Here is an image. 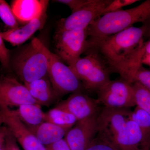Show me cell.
Masks as SVG:
<instances>
[{
  "instance_id": "cell-1",
  "label": "cell",
  "mask_w": 150,
  "mask_h": 150,
  "mask_svg": "<svg viewBox=\"0 0 150 150\" xmlns=\"http://www.w3.org/2000/svg\"><path fill=\"white\" fill-rule=\"evenodd\" d=\"M146 31L145 23L139 27L131 26L88 45L85 52L96 51L111 72L117 73L120 78L126 80L132 71L142 65L141 51Z\"/></svg>"
},
{
  "instance_id": "cell-2",
  "label": "cell",
  "mask_w": 150,
  "mask_h": 150,
  "mask_svg": "<svg viewBox=\"0 0 150 150\" xmlns=\"http://www.w3.org/2000/svg\"><path fill=\"white\" fill-rule=\"evenodd\" d=\"M129 108H103L97 118L96 136L117 150H139L142 140L139 127L131 119Z\"/></svg>"
},
{
  "instance_id": "cell-3",
  "label": "cell",
  "mask_w": 150,
  "mask_h": 150,
  "mask_svg": "<svg viewBox=\"0 0 150 150\" xmlns=\"http://www.w3.org/2000/svg\"><path fill=\"white\" fill-rule=\"evenodd\" d=\"M150 19V0L129 9L120 10L103 15L88 28L87 45L121 32L139 22Z\"/></svg>"
},
{
  "instance_id": "cell-4",
  "label": "cell",
  "mask_w": 150,
  "mask_h": 150,
  "mask_svg": "<svg viewBox=\"0 0 150 150\" xmlns=\"http://www.w3.org/2000/svg\"><path fill=\"white\" fill-rule=\"evenodd\" d=\"M46 48L40 40L34 38L11 56L10 67L24 83L48 76Z\"/></svg>"
},
{
  "instance_id": "cell-5",
  "label": "cell",
  "mask_w": 150,
  "mask_h": 150,
  "mask_svg": "<svg viewBox=\"0 0 150 150\" xmlns=\"http://www.w3.org/2000/svg\"><path fill=\"white\" fill-rule=\"evenodd\" d=\"M86 55L70 66L82 85L88 91L97 92L110 80L111 71L99 54L93 50H87Z\"/></svg>"
},
{
  "instance_id": "cell-6",
  "label": "cell",
  "mask_w": 150,
  "mask_h": 150,
  "mask_svg": "<svg viewBox=\"0 0 150 150\" xmlns=\"http://www.w3.org/2000/svg\"><path fill=\"white\" fill-rule=\"evenodd\" d=\"M48 57V75L59 97L81 91L82 85L75 73L62 59L46 48Z\"/></svg>"
},
{
  "instance_id": "cell-7",
  "label": "cell",
  "mask_w": 150,
  "mask_h": 150,
  "mask_svg": "<svg viewBox=\"0 0 150 150\" xmlns=\"http://www.w3.org/2000/svg\"><path fill=\"white\" fill-rule=\"evenodd\" d=\"M88 38V28L71 30L57 29L54 36L56 55L70 66L85 52Z\"/></svg>"
},
{
  "instance_id": "cell-8",
  "label": "cell",
  "mask_w": 150,
  "mask_h": 150,
  "mask_svg": "<svg viewBox=\"0 0 150 150\" xmlns=\"http://www.w3.org/2000/svg\"><path fill=\"white\" fill-rule=\"evenodd\" d=\"M100 104L112 108H130L136 106L132 83L121 79L110 80L97 92Z\"/></svg>"
},
{
  "instance_id": "cell-9",
  "label": "cell",
  "mask_w": 150,
  "mask_h": 150,
  "mask_svg": "<svg viewBox=\"0 0 150 150\" xmlns=\"http://www.w3.org/2000/svg\"><path fill=\"white\" fill-rule=\"evenodd\" d=\"M112 0H88L87 2L69 16L61 19L58 30H71L86 29L96 20L102 15L104 9Z\"/></svg>"
},
{
  "instance_id": "cell-10",
  "label": "cell",
  "mask_w": 150,
  "mask_h": 150,
  "mask_svg": "<svg viewBox=\"0 0 150 150\" xmlns=\"http://www.w3.org/2000/svg\"><path fill=\"white\" fill-rule=\"evenodd\" d=\"M28 104H39L24 84L12 77H0L1 109Z\"/></svg>"
},
{
  "instance_id": "cell-11",
  "label": "cell",
  "mask_w": 150,
  "mask_h": 150,
  "mask_svg": "<svg viewBox=\"0 0 150 150\" xmlns=\"http://www.w3.org/2000/svg\"><path fill=\"white\" fill-rule=\"evenodd\" d=\"M100 105L97 99H94L79 91L71 94L67 99L59 102L55 108L71 113L79 121L98 114L101 110Z\"/></svg>"
},
{
  "instance_id": "cell-12",
  "label": "cell",
  "mask_w": 150,
  "mask_h": 150,
  "mask_svg": "<svg viewBox=\"0 0 150 150\" xmlns=\"http://www.w3.org/2000/svg\"><path fill=\"white\" fill-rule=\"evenodd\" d=\"M98 114L78 121L68 131L64 139L71 150H85L95 138Z\"/></svg>"
},
{
  "instance_id": "cell-13",
  "label": "cell",
  "mask_w": 150,
  "mask_h": 150,
  "mask_svg": "<svg viewBox=\"0 0 150 150\" xmlns=\"http://www.w3.org/2000/svg\"><path fill=\"white\" fill-rule=\"evenodd\" d=\"M1 109L4 114V124L24 150H47L12 110L8 108Z\"/></svg>"
},
{
  "instance_id": "cell-14",
  "label": "cell",
  "mask_w": 150,
  "mask_h": 150,
  "mask_svg": "<svg viewBox=\"0 0 150 150\" xmlns=\"http://www.w3.org/2000/svg\"><path fill=\"white\" fill-rule=\"evenodd\" d=\"M47 8L39 16L21 27L8 29L1 32L4 40L15 46L21 45L29 39L38 30L42 29L47 19Z\"/></svg>"
},
{
  "instance_id": "cell-15",
  "label": "cell",
  "mask_w": 150,
  "mask_h": 150,
  "mask_svg": "<svg viewBox=\"0 0 150 150\" xmlns=\"http://www.w3.org/2000/svg\"><path fill=\"white\" fill-rule=\"evenodd\" d=\"M48 3L46 0H14L11 6L18 22L25 24L39 16Z\"/></svg>"
},
{
  "instance_id": "cell-16",
  "label": "cell",
  "mask_w": 150,
  "mask_h": 150,
  "mask_svg": "<svg viewBox=\"0 0 150 150\" xmlns=\"http://www.w3.org/2000/svg\"><path fill=\"white\" fill-rule=\"evenodd\" d=\"M32 97L40 105L49 106L59 98L48 76L24 83Z\"/></svg>"
},
{
  "instance_id": "cell-17",
  "label": "cell",
  "mask_w": 150,
  "mask_h": 150,
  "mask_svg": "<svg viewBox=\"0 0 150 150\" xmlns=\"http://www.w3.org/2000/svg\"><path fill=\"white\" fill-rule=\"evenodd\" d=\"M25 126L38 141L45 146L64 139L69 130L48 122H43L37 126Z\"/></svg>"
},
{
  "instance_id": "cell-18",
  "label": "cell",
  "mask_w": 150,
  "mask_h": 150,
  "mask_svg": "<svg viewBox=\"0 0 150 150\" xmlns=\"http://www.w3.org/2000/svg\"><path fill=\"white\" fill-rule=\"evenodd\" d=\"M19 119L28 126H35L44 122L45 112L38 104L22 105L12 110Z\"/></svg>"
},
{
  "instance_id": "cell-19",
  "label": "cell",
  "mask_w": 150,
  "mask_h": 150,
  "mask_svg": "<svg viewBox=\"0 0 150 150\" xmlns=\"http://www.w3.org/2000/svg\"><path fill=\"white\" fill-rule=\"evenodd\" d=\"M131 118L139 127L142 134L140 148L150 150V114L137 106L131 111Z\"/></svg>"
},
{
  "instance_id": "cell-20",
  "label": "cell",
  "mask_w": 150,
  "mask_h": 150,
  "mask_svg": "<svg viewBox=\"0 0 150 150\" xmlns=\"http://www.w3.org/2000/svg\"><path fill=\"white\" fill-rule=\"evenodd\" d=\"M77 121L71 113L56 108L45 112L44 122L53 123L68 130L74 126Z\"/></svg>"
},
{
  "instance_id": "cell-21",
  "label": "cell",
  "mask_w": 150,
  "mask_h": 150,
  "mask_svg": "<svg viewBox=\"0 0 150 150\" xmlns=\"http://www.w3.org/2000/svg\"><path fill=\"white\" fill-rule=\"evenodd\" d=\"M132 87L136 106L150 114V91L137 82Z\"/></svg>"
},
{
  "instance_id": "cell-22",
  "label": "cell",
  "mask_w": 150,
  "mask_h": 150,
  "mask_svg": "<svg viewBox=\"0 0 150 150\" xmlns=\"http://www.w3.org/2000/svg\"><path fill=\"white\" fill-rule=\"evenodd\" d=\"M0 18L9 29L19 27V23L11 6L4 0H0Z\"/></svg>"
},
{
  "instance_id": "cell-23",
  "label": "cell",
  "mask_w": 150,
  "mask_h": 150,
  "mask_svg": "<svg viewBox=\"0 0 150 150\" xmlns=\"http://www.w3.org/2000/svg\"><path fill=\"white\" fill-rule=\"evenodd\" d=\"M127 81L131 83H139L150 91V70L141 65L131 72Z\"/></svg>"
},
{
  "instance_id": "cell-24",
  "label": "cell",
  "mask_w": 150,
  "mask_h": 150,
  "mask_svg": "<svg viewBox=\"0 0 150 150\" xmlns=\"http://www.w3.org/2000/svg\"><path fill=\"white\" fill-rule=\"evenodd\" d=\"M85 150H117L110 143L96 136Z\"/></svg>"
},
{
  "instance_id": "cell-25",
  "label": "cell",
  "mask_w": 150,
  "mask_h": 150,
  "mask_svg": "<svg viewBox=\"0 0 150 150\" xmlns=\"http://www.w3.org/2000/svg\"><path fill=\"white\" fill-rule=\"evenodd\" d=\"M137 0H114L104 9L102 15L109 13L121 10L124 7L130 5L139 1Z\"/></svg>"
},
{
  "instance_id": "cell-26",
  "label": "cell",
  "mask_w": 150,
  "mask_h": 150,
  "mask_svg": "<svg viewBox=\"0 0 150 150\" xmlns=\"http://www.w3.org/2000/svg\"><path fill=\"white\" fill-rule=\"evenodd\" d=\"M0 31V62L5 69L10 67L11 54L10 51L6 47Z\"/></svg>"
},
{
  "instance_id": "cell-27",
  "label": "cell",
  "mask_w": 150,
  "mask_h": 150,
  "mask_svg": "<svg viewBox=\"0 0 150 150\" xmlns=\"http://www.w3.org/2000/svg\"><path fill=\"white\" fill-rule=\"evenodd\" d=\"M88 0H57L54 2L61 3L68 6L72 11V13L77 11L83 6Z\"/></svg>"
},
{
  "instance_id": "cell-28",
  "label": "cell",
  "mask_w": 150,
  "mask_h": 150,
  "mask_svg": "<svg viewBox=\"0 0 150 150\" xmlns=\"http://www.w3.org/2000/svg\"><path fill=\"white\" fill-rule=\"evenodd\" d=\"M4 147L6 150H21L17 144L15 138L9 130L7 136L6 137Z\"/></svg>"
},
{
  "instance_id": "cell-29",
  "label": "cell",
  "mask_w": 150,
  "mask_h": 150,
  "mask_svg": "<svg viewBox=\"0 0 150 150\" xmlns=\"http://www.w3.org/2000/svg\"><path fill=\"white\" fill-rule=\"evenodd\" d=\"M46 146L47 150H71L64 138Z\"/></svg>"
},
{
  "instance_id": "cell-30",
  "label": "cell",
  "mask_w": 150,
  "mask_h": 150,
  "mask_svg": "<svg viewBox=\"0 0 150 150\" xmlns=\"http://www.w3.org/2000/svg\"><path fill=\"white\" fill-rule=\"evenodd\" d=\"M9 132V129L6 126H0V148L4 146L6 137Z\"/></svg>"
},
{
  "instance_id": "cell-31",
  "label": "cell",
  "mask_w": 150,
  "mask_h": 150,
  "mask_svg": "<svg viewBox=\"0 0 150 150\" xmlns=\"http://www.w3.org/2000/svg\"><path fill=\"white\" fill-rule=\"evenodd\" d=\"M142 59L144 56H150V39L144 43L142 48Z\"/></svg>"
},
{
  "instance_id": "cell-32",
  "label": "cell",
  "mask_w": 150,
  "mask_h": 150,
  "mask_svg": "<svg viewBox=\"0 0 150 150\" xmlns=\"http://www.w3.org/2000/svg\"><path fill=\"white\" fill-rule=\"evenodd\" d=\"M144 23H145L147 26L146 33L145 37L149 38L150 39V19Z\"/></svg>"
},
{
  "instance_id": "cell-33",
  "label": "cell",
  "mask_w": 150,
  "mask_h": 150,
  "mask_svg": "<svg viewBox=\"0 0 150 150\" xmlns=\"http://www.w3.org/2000/svg\"><path fill=\"white\" fill-rule=\"evenodd\" d=\"M4 122V114L2 109H0V126H2Z\"/></svg>"
},
{
  "instance_id": "cell-34",
  "label": "cell",
  "mask_w": 150,
  "mask_h": 150,
  "mask_svg": "<svg viewBox=\"0 0 150 150\" xmlns=\"http://www.w3.org/2000/svg\"><path fill=\"white\" fill-rule=\"evenodd\" d=\"M0 150H6L4 146L0 148Z\"/></svg>"
},
{
  "instance_id": "cell-35",
  "label": "cell",
  "mask_w": 150,
  "mask_h": 150,
  "mask_svg": "<svg viewBox=\"0 0 150 150\" xmlns=\"http://www.w3.org/2000/svg\"><path fill=\"white\" fill-rule=\"evenodd\" d=\"M139 150H149L147 149H142V148H140L139 149Z\"/></svg>"
},
{
  "instance_id": "cell-36",
  "label": "cell",
  "mask_w": 150,
  "mask_h": 150,
  "mask_svg": "<svg viewBox=\"0 0 150 150\" xmlns=\"http://www.w3.org/2000/svg\"></svg>"
}]
</instances>
